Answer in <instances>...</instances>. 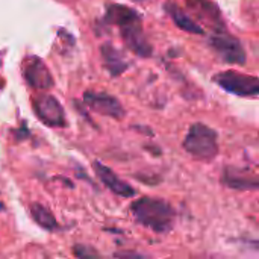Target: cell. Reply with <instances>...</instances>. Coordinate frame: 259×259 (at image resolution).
I'll use <instances>...</instances> for the list:
<instances>
[{
	"mask_svg": "<svg viewBox=\"0 0 259 259\" xmlns=\"http://www.w3.org/2000/svg\"><path fill=\"white\" fill-rule=\"evenodd\" d=\"M131 212L135 222L156 234H167L173 229L176 212L173 206L158 197H141L132 202Z\"/></svg>",
	"mask_w": 259,
	"mask_h": 259,
	"instance_id": "cell-1",
	"label": "cell"
},
{
	"mask_svg": "<svg viewBox=\"0 0 259 259\" xmlns=\"http://www.w3.org/2000/svg\"><path fill=\"white\" fill-rule=\"evenodd\" d=\"M182 146L193 158L211 161L219 155V135L212 127L203 123H194L190 126Z\"/></svg>",
	"mask_w": 259,
	"mask_h": 259,
	"instance_id": "cell-2",
	"label": "cell"
},
{
	"mask_svg": "<svg viewBox=\"0 0 259 259\" xmlns=\"http://www.w3.org/2000/svg\"><path fill=\"white\" fill-rule=\"evenodd\" d=\"M214 82L225 91L240 97L259 96V77L256 76H250L234 70H226L215 74Z\"/></svg>",
	"mask_w": 259,
	"mask_h": 259,
	"instance_id": "cell-3",
	"label": "cell"
},
{
	"mask_svg": "<svg viewBox=\"0 0 259 259\" xmlns=\"http://www.w3.org/2000/svg\"><path fill=\"white\" fill-rule=\"evenodd\" d=\"M209 44L222 61L228 64L243 65L246 62V52L241 42L229 33H217L209 38Z\"/></svg>",
	"mask_w": 259,
	"mask_h": 259,
	"instance_id": "cell-4",
	"label": "cell"
},
{
	"mask_svg": "<svg viewBox=\"0 0 259 259\" xmlns=\"http://www.w3.org/2000/svg\"><path fill=\"white\" fill-rule=\"evenodd\" d=\"M36 117L50 127H65V112L62 105L50 94H42L33 100Z\"/></svg>",
	"mask_w": 259,
	"mask_h": 259,
	"instance_id": "cell-5",
	"label": "cell"
},
{
	"mask_svg": "<svg viewBox=\"0 0 259 259\" xmlns=\"http://www.w3.org/2000/svg\"><path fill=\"white\" fill-rule=\"evenodd\" d=\"M222 184L237 191H256L259 190V173L249 168L226 165L222 171Z\"/></svg>",
	"mask_w": 259,
	"mask_h": 259,
	"instance_id": "cell-6",
	"label": "cell"
},
{
	"mask_svg": "<svg viewBox=\"0 0 259 259\" xmlns=\"http://www.w3.org/2000/svg\"><path fill=\"white\" fill-rule=\"evenodd\" d=\"M83 102L96 112L115 118V120H121L124 117V108L121 106V103L118 102V99H115L111 94L106 93H96V91H87L83 94Z\"/></svg>",
	"mask_w": 259,
	"mask_h": 259,
	"instance_id": "cell-7",
	"label": "cell"
},
{
	"mask_svg": "<svg viewBox=\"0 0 259 259\" xmlns=\"http://www.w3.org/2000/svg\"><path fill=\"white\" fill-rule=\"evenodd\" d=\"M23 76L26 82L35 90H50L53 87V77L39 58H29L23 67Z\"/></svg>",
	"mask_w": 259,
	"mask_h": 259,
	"instance_id": "cell-8",
	"label": "cell"
},
{
	"mask_svg": "<svg viewBox=\"0 0 259 259\" xmlns=\"http://www.w3.org/2000/svg\"><path fill=\"white\" fill-rule=\"evenodd\" d=\"M93 170L96 173V176L102 181V184L111 190L114 194L120 196V197H124V199H129V197H134L137 194L135 188H132L127 182H124L123 179H120L109 167H106L105 164H102L100 161H94L93 162Z\"/></svg>",
	"mask_w": 259,
	"mask_h": 259,
	"instance_id": "cell-9",
	"label": "cell"
},
{
	"mask_svg": "<svg viewBox=\"0 0 259 259\" xmlns=\"http://www.w3.org/2000/svg\"><path fill=\"white\" fill-rule=\"evenodd\" d=\"M121 32V38L126 42V46L137 55L140 56H150L152 55V46L149 44V41L144 36L143 32V24L141 20L132 21L123 27H120Z\"/></svg>",
	"mask_w": 259,
	"mask_h": 259,
	"instance_id": "cell-10",
	"label": "cell"
},
{
	"mask_svg": "<svg viewBox=\"0 0 259 259\" xmlns=\"http://www.w3.org/2000/svg\"><path fill=\"white\" fill-rule=\"evenodd\" d=\"M187 3L200 20L211 24L215 30L220 32L225 29V23H223L220 9L217 8V5L214 2H211V0H187Z\"/></svg>",
	"mask_w": 259,
	"mask_h": 259,
	"instance_id": "cell-11",
	"label": "cell"
},
{
	"mask_svg": "<svg viewBox=\"0 0 259 259\" xmlns=\"http://www.w3.org/2000/svg\"><path fill=\"white\" fill-rule=\"evenodd\" d=\"M164 9H165V12L170 15V18L175 21V24L179 29H182L185 32L197 33V35H203L205 33L203 27H200L179 5H176L173 2H167V3H164Z\"/></svg>",
	"mask_w": 259,
	"mask_h": 259,
	"instance_id": "cell-12",
	"label": "cell"
},
{
	"mask_svg": "<svg viewBox=\"0 0 259 259\" xmlns=\"http://www.w3.org/2000/svg\"><path fill=\"white\" fill-rule=\"evenodd\" d=\"M106 21L111 23V24H117L118 27H123L132 21H137L140 20V14L132 9V8H127V6H123V5H109L108 9H106Z\"/></svg>",
	"mask_w": 259,
	"mask_h": 259,
	"instance_id": "cell-13",
	"label": "cell"
},
{
	"mask_svg": "<svg viewBox=\"0 0 259 259\" xmlns=\"http://www.w3.org/2000/svg\"><path fill=\"white\" fill-rule=\"evenodd\" d=\"M30 215H32L33 222H35L39 228H42V229H46V231H49V232L58 231V228H59V225H58V222H56L53 212H52L47 206H44V205H41V203H33V205L30 206Z\"/></svg>",
	"mask_w": 259,
	"mask_h": 259,
	"instance_id": "cell-14",
	"label": "cell"
},
{
	"mask_svg": "<svg viewBox=\"0 0 259 259\" xmlns=\"http://www.w3.org/2000/svg\"><path fill=\"white\" fill-rule=\"evenodd\" d=\"M102 55H103V59H105L106 67L111 71V74L117 76V74H120V73H123L126 70L127 64L124 62L120 52H117L111 44H105L102 47Z\"/></svg>",
	"mask_w": 259,
	"mask_h": 259,
	"instance_id": "cell-15",
	"label": "cell"
},
{
	"mask_svg": "<svg viewBox=\"0 0 259 259\" xmlns=\"http://www.w3.org/2000/svg\"><path fill=\"white\" fill-rule=\"evenodd\" d=\"M71 250H73V255H74L76 259H102L100 258V253L94 247H91L88 244L77 243V244L73 246Z\"/></svg>",
	"mask_w": 259,
	"mask_h": 259,
	"instance_id": "cell-16",
	"label": "cell"
},
{
	"mask_svg": "<svg viewBox=\"0 0 259 259\" xmlns=\"http://www.w3.org/2000/svg\"><path fill=\"white\" fill-rule=\"evenodd\" d=\"M114 256L117 259H149V256L141 255L138 252H131V250H121V252H115Z\"/></svg>",
	"mask_w": 259,
	"mask_h": 259,
	"instance_id": "cell-17",
	"label": "cell"
},
{
	"mask_svg": "<svg viewBox=\"0 0 259 259\" xmlns=\"http://www.w3.org/2000/svg\"><path fill=\"white\" fill-rule=\"evenodd\" d=\"M134 2H144V0H134Z\"/></svg>",
	"mask_w": 259,
	"mask_h": 259,
	"instance_id": "cell-18",
	"label": "cell"
}]
</instances>
